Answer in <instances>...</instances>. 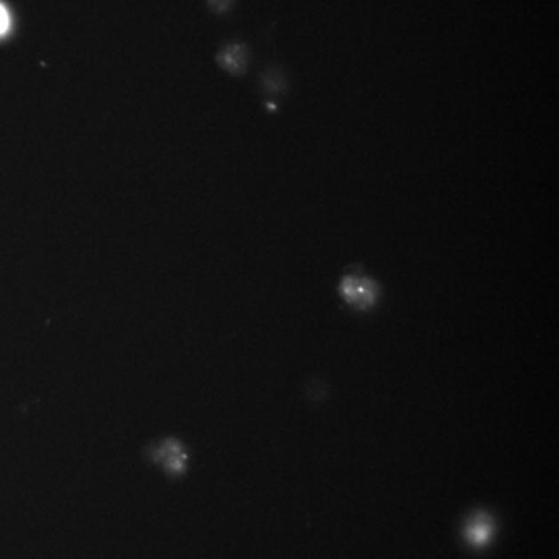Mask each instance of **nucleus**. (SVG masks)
Wrapping results in <instances>:
<instances>
[{
    "mask_svg": "<svg viewBox=\"0 0 559 559\" xmlns=\"http://www.w3.org/2000/svg\"><path fill=\"white\" fill-rule=\"evenodd\" d=\"M212 2V5L218 12H224V10H228L230 4H232V0H210Z\"/></svg>",
    "mask_w": 559,
    "mask_h": 559,
    "instance_id": "5",
    "label": "nucleus"
},
{
    "mask_svg": "<svg viewBox=\"0 0 559 559\" xmlns=\"http://www.w3.org/2000/svg\"><path fill=\"white\" fill-rule=\"evenodd\" d=\"M477 523H474L473 529L469 530V536L473 541L482 542L486 539L490 529H488V523H483V521H477Z\"/></svg>",
    "mask_w": 559,
    "mask_h": 559,
    "instance_id": "3",
    "label": "nucleus"
},
{
    "mask_svg": "<svg viewBox=\"0 0 559 559\" xmlns=\"http://www.w3.org/2000/svg\"><path fill=\"white\" fill-rule=\"evenodd\" d=\"M10 24H12V20H10L8 10L0 4V36H4L6 31L10 30Z\"/></svg>",
    "mask_w": 559,
    "mask_h": 559,
    "instance_id": "4",
    "label": "nucleus"
},
{
    "mask_svg": "<svg viewBox=\"0 0 559 559\" xmlns=\"http://www.w3.org/2000/svg\"><path fill=\"white\" fill-rule=\"evenodd\" d=\"M220 61L222 66L228 68V72H234V74H240L244 70L246 66V50L241 45H232L222 52L220 56Z\"/></svg>",
    "mask_w": 559,
    "mask_h": 559,
    "instance_id": "2",
    "label": "nucleus"
},
{
    "mask_svg": "<svg viewBox=\"0 0 559 559\" xmlns=\"http://www.w3.org/2000/svg\"><path fill=\"white\" fill-rule=\"evenodd\" d=\"M340 294L357 307H369L375 303L379 288L373 280L361 276H347L340 283Z\"/></svg>",
    "mask_w": 559,
    "mask_h": 559,
    "instance_id": "1",
    "label": "nucleus"
}]
</instances>
